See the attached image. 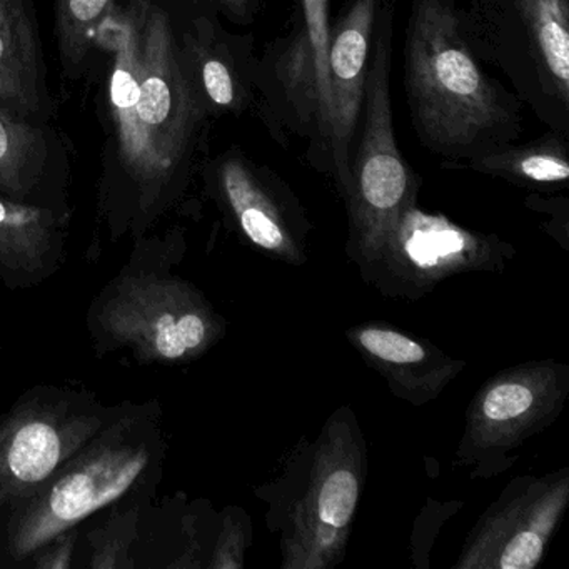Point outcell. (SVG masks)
Here are the masks:
<instances>
[{
	"mask_svg": "<svg viewBox=\"0 0 569 569\" xmlns=\"http://www.w3.org/2000/svg\"><path fill=\"white\" fill-rule=\"evenodd\" d=\"M475 168L496 174L515 176L538 184H556L569 178L565 142L552 134L529 144L481 152L475 159Z\"/></svg>",
	"mask_w": 569,
	"mask_h": 569,
	"instance_id": "16",
	"label": "cell"
},
{
	"mask_svg": "<svg viewBox=\"0 0 569 569\" xmlns=\"http://www.w3.org/2000/svg\"><path fill=\"white\" fill-rule=\"evenodd\" d=\"M79 526L59 532L44 545L39 546L22 569H74L78 555Z\"/></svg>",
	"mask_w": 569,
	"mask_h": 569,
	"instance_id": "20",
	"label": "cell"
},
{
	"mask_svg": "<svg viewBox=\"0 0 569 569\" xmlns=\"http://www.w3.org/2000/svg\"><path fill=\"white\" fill-rule=\"evenodd\" d=\"M541 552V536L532 531H522L508 542L499 566L502 569H531L538 565Z\"/></svg>",
	"mask_w": 569,
	"mask_h": 569,
	"instance_id": "22",
	"label": "cell"
},
{
	"mask_svg": "<svg viewBox=\"0 0 569 569\" xmlns=\"http://www.w3.org/2000/svg\"><path fill=\"white\" fill-rule=\"evenodd\" d=\"M92 46L112 54L109 101L119 159L136 186L141 238L188 156L204 102L168 14L148 0L114 6L96 28Z\"/></svg>",
	"mask_w": 569,
	"mask_h": 569,
	"instance_id": "1",
	"label": "cell"
},
{
	"mask_svg": "<svg viewBox=\"0 0 569 569\" xmlns=\"http://www.w3.org/2000/svg\"><path fill=\"white\" fill-rule=\"evenodd\" d=\"M301 29L289 38L278 76L318 154L329 156V0H298Z\"/></svg>",
	"mask_w": 569,
	"mask_h": 569,
	"instance_id": "8",
	"label": "cell"
},
{
	"mask_svg": "<svg viewBox=\"0 0 569 569\" xmlns=\"http://www.w3.org/2000/svg\"><path fill=\"white\" fill-rule=\"evenodd\" d=\"M405 79L416 131L439 154H462L515 118L505 92L469 51L445 0H415Z\"/></svg>",
	"mask_w": 569,
	"mask_h": 569,
	"instance_id": "3",
	"label": "cell"
},
{
	"mask_svg": "<svg viewBox=\"0 0 569 569\" xmlns=\"http://www.w3.org/2000/svg\"><path fill=\"white\" fill-rule=\"evenodd\" d=\"M151 501L116 502L79 525L74 568L136 569V548Z\"/></svg>",
	"mask_w": 569,
	"mask_h": 569,
	"instance_id": "11",
	"label": "cell"
},
{
	"mask_svg": "<svg viewBox=\"0 0 569 569\" xmlns=\"http://www.w3.org/2000/svg\"><path fill=\"white\" fill-rule=\"evenodd\" d=\"M358 479L351 471H336L326 479L318 499L319 518L332 528H345L355 515Z\"/></svg>",
	"mask_w": 569,
	"mask_h": 569,
	"instance_id": "18",
	"label": "cell"
},
{
	"mask_svg": "<svg viewBox=\"0 0 569 569\" xmlns=\"http://www.w3.org/2000/svg\"><path fill=\"white\" fill-rule=\"evenodd\" d=\"M114 6V0H58L56 36L68 74L88 58L96 28Z\"/></svg>",
	"mask_w": 569,
	"mask_h": 569,
	"instance_id": "17",
	"label": "cell"
},
{
	"mask_svg": "<svg viewBox=\"0 0 569 569\" xmlns=\"http://www.w3.org/2000/svg\"><path fill=\"white\" fill-rule=\"evenodd\" d=\"M188 49L186 56L202 102L222 114L244 112L251 102V89L231 49L206 34L188 41Z\"/></svg>",
	"mask_w": 569,
	"mask_h": 569,
	"instance_id": "14",
	"label": "cell"
},
{
	"mask_svg": "<svg viewBox=\"0 0 569 569\" xmlns=\"http://www.w3.org/2000/svg\"><path fill=\"white\" fill-rule=\"evenodd\" d=\"M219 182L239 224L259 248L276 251L284 246V231L262 188L258 169L239 152H229L219 164Z\"/></svg>",
	"mask_w": 569,
	"mask_h": 569,
	"instance_id": "12",
	"label": "cell"
},
{
	"mask_svg": "<svg viewBox=\"0 0 569 569\" xmlns=\"http://www.w3.org/2000/svg\"><path fill=\"white\" fill-rule=\"evenodd\" d=\"M532 405V395L526 386L509 382V385H499L489 391L486 396L485 409L486 418L491 421H508V419L518 418L522 412L528 411Z\"/></svg>",
	"mask_w": 569,
	"mask_h": 569,
	"instance_id": "21",
	"label": "cell"
},
{
	"mask_svg": "<svg viewBox=\"0 0 569 569\" xmlns=\"http://www.w3.org/2000/svg\"><path fill=\"white\" fill-rule=\"evenodd\" d=\"M68 214L0 196V284L34 289L64 264Z\"/></svg>",
	"mask_w": 569,
	"mask_h": 569,
	"instance_id": "9",
	"label": "cell"
},
{
	"mask_svg": "<svg viewBox=\"0 0 569 569\" xmlns=\"http://www.w3.org/2000/svg\"><path fill=\"white\" fill-rule=\"evenodd\" d=\"M0 355H2V342H0Z\"/></svg>",
	"mask_w": 569,
	"mask_h": 569,
	"instance_id": "24",
	"label": "cell"
},
{
	"mask_svg": "<svg viewBox=\"0 0 569 569\" xmlns=\"http://www.w3.org/2000/svg\"><path fill=\"white\" fill-rule=\"evenodd\" d=\"M361 345L371 355L395 365H412L425 359V349L418 342L385 329H366L361 335Z\"/></svg>",
	"mask_w": 569,
	"mask_h": 569,
	"instance_id": "19",
	"label": "cell"
},
{
	"mask_svg": "<svg viewBox=\"0 0 569 569\" xmlns=\"http://www.w3.org/2000/svg\"><path fill=\"white\" fill-rule=\"evenodd\" d=\"M88 331L101 358L129 351L142 365H174L202 351L211 325L188 286L159 271L139 244L92 301Z\"/></svg>",
	"mask_w": 569,
	"mask_h": 569,
	"instance_id": "4",
	"label": "cell"
},
{
	"mask_svg": "<svg viewBox=\"0 0 569 569\" xmlns=\"http://www.w3.org/2000/svg\"><path fill=\"white\" fill-rule=\"evenodd\" d=\"M164 452L158 402H122L91 441L0 519V569H22L39 546L116 502L152 501Z\"/></svg>",
	"mask_w": 569,
	"mask_h": 569,
	"instance_id": "2",
	"label": "cell"
},
{
	"mask_svg": "<svg viewBox=\"0 0 569 569\" xmlns=\"http://www.w3.org/2000/svg\"><path fill=\"white\" fill-rule=\"evenodd\" d=\"M42 69L31 0H0V106L22 119L41 111Z\"/></svg>",
	"mask_w": 569,
	"mask_h": 569,
	"instance_id": "10",
	"label": "cell"
},
{
	"mask_svg": "<svg viewBox=\"0 0 569 569\" xmlns=\"http://www.w3.org/2000/svg\"><path fill=\"white\" fill-rule=\"evenodd\" d=\"M211 2L231 21L248 24L254 18L256 9L261 0H211Z\"/></svg>",
	"mask_w": 569,
	"mask_h": 569,
	"instance_id": "23",
	"label": "cell"
},
{
	"mask_svg": "<svg viewBox=\"0 0 569 569\" xmlns=\"http://www.w3.org/2000/svg\"><path fill=\"white\" fill-rule=\"evenodd\" d=\"M392 0H382L372 36V54L366 79L365 122L352 171L356 198L365 214L386 219L409 199L411 169L402 159L392 124L391 72Z\"/></svg>",
	"mask_w": 569,
	"mask_h": 569,
	"instance_id": "6",
	"label": "cell"
},
{
	"mask_svg": "<svg viewBox=\"0 0 569 569\" xmlns=\"http://www.w3.org/2000/svg\"><path fill=\"white\" fill-rule=\"evenodd\" d=\"M44 161L42 132L0 106V196L34 204Z\"/></svg>",
	"mask_w": 569,
	"mask_h": 569,
	"instance_id": "13",
	"label": "cell"
},
{
	"mask_svg": "<svg viewBox=\"0 0 569 569\" xmlns=\"http://www.w3.org/2000/svg\"><path fill=\"white\" fill-rule=\"evenodd\" d=\"M69 385H38L0 415V519L31 498L119 411Z\"/></svg>",
	"mask_w": 569,
	"mask_h": 569,
	"instance_id": "5",
	"label": "cell"
},
{
	"mask_svg": "<svg viewBox=\"0 0 569 569\" xmlns=\"http://www.w3.org/2000/svg\"><path fill=\"white\" fill-rule=\"evenodd\" d=\"M382 0H351L329 41V158L342 179L351 176V149L361 122L372 36Z\"/></svg>",
	"mask_w": 569,
	"mask_h": 569,
	"instance_id": "7",
	"label": "cell"
},
{
	"mask_svg": "<svg viewBox=\"0 0 569 569\" xmlns=\"http://www.w3.org/2000/svg\"><path fill=\"white\" fill-rule=\"evenodd\" d=\"M539 68L562 106L569 99V0H518Z\"/></svg>",
	"mask_w": 569,
	"mask_h": 569,
	"instance_id": "15",
	"label": "cell"
}]
</instances>
